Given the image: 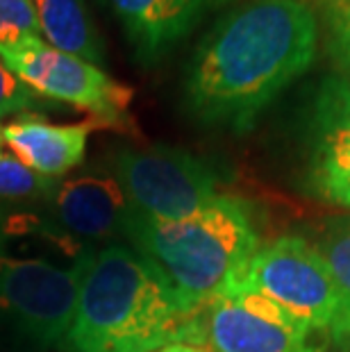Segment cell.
I'll return each instance as SVG.
<instances>
[{"label":"cell","instance_id":"6da1fadb","mask_svg":"<svg viewBox=\"0 0 350 352\" xmlns=\"http://www.w3.org/2000/svg\"><path fill=\"white\" fill-rule=\"evenodd\" d=\"M321 19L307 0H239L214 21L184 71L189 116L234 134L311 69Z\"/></svg>","mask_w":350,"mask_h":352},{"label":"cell","instance_id":"7a4b0ae2","mask_svg":"<svg viewBox=\"0 0 350 352\" xmlns=\"http://www.w3.org/2000/svg\"><path fill=\"white\" fill-rule=\"evenodd\" d=\"M198 316V314H196ZM196 316L151 261L128 243L89 252L64 352H157L196 346Z\"/></svg>","mask_w":350,"mask_h":352},{"label":"cell","instance_id":"3957f363","mask_svg":"<svg viewBox=\"0 0 350 352\" xmlns=\"http://www.w3.org/2000/svg\"><path fill=\"white\" fill-rule=\"evenodd\" d=\"M123 241L157 268L193 316L232 287L262 245L250 205L228 193L182 221L130 212Z\"/></svg>","mask_w":350,"mask_h":352},{"label":"cell","instance_id":"277c9868","mask_svg":"<svg viewBox=\"0 0 350 352\" xmlns=\"http://www.w3.org/2000/svg\"><path fill=\"white\" fill-rule=\"evenodd\" d=\"M230 289L264 296L314 332H327L350 309V298L323 254L298 234H282L259 245Z\"/></svg>","mask_w":350,"mask_h":352},{"label":"cell","instance_id":"5b68a950","mask_svg":"<svg viewBox=\"0 0 350 352\" xmlns=\"http://www.w3.org/2000/svg\"><path fill=\"white\" fill-rule=\"evenodd\" d=\"M111 173L137 216L148 221H182L221 196L219 168L184 148H121Z\"/></svg>","mask_w":350,"mask_h":352},{"label":"cell","instance_id":"8992f818","mask_svg":"<svg viewBox=\"0 0 350 352\" xmlns=\"http://www.w3.org/2000/svg\"><path fill=\"white\" fill-rule=\"evenodd\" d=\"M87 248L69 266L46 257L14 254L0 236V316L34 346H59L76 309Z\"/></svg>","mask_w":350,"mask_h":352},{"label":"cell","instance_id":"52a82bcc","mask_svg":"<svg viewBox=\"0 0 350 352\" xmlns=\"http://www.w3.org/2000/svg\"><path fill=\"white\" fill-rule=\"evenodd\" d=\"M0 62L50 102H66L109 127H130L132 89L109 78L100 66L32 39L0 46Z\"/></svg>","mask_w":350,"mask_h":352},{"label":"cell","instance_id":"ba28073f","mask_svg":"<svg viewBox=\"0 0 350 352\" xmlns=\"http://www.w3.org/2000/svg\"><path fill=\"white\" fill-rule=\"evenodd\" d=\"M311 332L282 307L245 289H230L198 311L196 346L210 352H321Z\"/></svg>","mask_w":350,"mask_h":352},{"label":"cell","instance_id":"9c48e42d","mask_svg":"<svg viewBox=\"0 0 350 352\" xmlns=\"http://www.w3.org/2000/svg\"><path fill=\"white\" fill-rule=\"evenodd\" d=\"M307 175L316 196L350 207V78L327 76L309 109Z\"/></svg>","mask_w":350,"mask_h":352},{"label":"cell","instance_id":"30bf717a","mask_svg":"<svg viewBox=\"0 0 350 352\" xmlns=\"http://www.w3.org/2000/svg\"><path fill=\"white\" fill-rule=\"evenodd\" d=\"M53 226L82 243H111L123 239L130 205L111 170H87L57 184L50 193Z\"/></svg>","mask_w":350,"mask_h":352},{"label":"cell","instance_id":"8fae6325","mask_svg":"<svg viewBox=\"0 0 350 352\" xmlns=\"http://www.w3.org/2000/svg\"><path fill=\"white\" fill-rule=\"evenodd\" d=\"M141 64L171 55L214 7L232 0H107Z\"/></svg>","mask_w":350,"mask_h":352},{"label":"cell","instance_id":"7c38bea8","mask_svg":"<svg viewBox=\"0 0 350 352\" xmlns=\"http://www.w3.org/2000/svg\"><path fill=\"white\" fill-rule=\"evenodd\" d=\"M94 123L55 125L39 116H23L3 127L5 146L21 164L41 177L57 179L80 166Z\"/></svg>","mask_w":350,"mask_h":352},{"label":"cell","instance_id":"4fadbf2b","mask_svg":"<svg viewBox=\"0 0 350 352\" xmlns=\"http://www.w3.org/2000/svg\"><path fill=\"white\" fill-rule=\"evenodd\" d=\"M32 5L41 25V39L48 46L96 66L105 62V46L87 0H32Z\"/></svg>","mask_w":350,"mask_h":352},{"label":"cell","instance_id":"5bb4252c","mask_svg":"<svg viewBox=\"0 0 350 352\" xmlns=\"http://www.w3.org/2000/svg\"><path fill=\"white\" fill-rule=\"evenodd\" d=\"M314 245L337 277L339 287L350 298V216L325 221Z\"/></svg>","mask_w":350,"mask_h":352},{"label":"cell","instance_id":"9a60e30c","mask_svg":"<svg viewBox=\"0 0 350 352\" xmlns=\"http://www.w3.org/2000/svg\"><path fill=\"white\" fill-rule=\"evenodd\" d=\"M321 32L339 71L350 78V0H318Z\"/></svg>","mask_w":350,"mask_h":352},{"label":"cell","instance_id":"2e32d148","mask_svg":"<svg viewBox=\"0 0 350 352\" xmlns=\"http://www.w3.org/2000/svg\"><path fill=\"white\" fill-rule=\"evenodd\" d=\"M55 179L30 170L14 155H0V198H36L55 191Z\"/></svg>","mask_w":350,"mask_h":352},{"label":"cell","instance_id":"e0dca14e","mask_svg":"<svg viewBox=\"0 0 350 352\" xmlns=\"http://www.w3.org/2000/svg\"><path fill=\"white\" fill-rule=\"evenodd\" d=\"M41 39V25L32 0H0V46Z\"/></svg>","mask_w":350,"mask_h":352},{"label":"cell","instance_id":"ac0fdd59","mask_svg":"<svg viewBox=\"0 0 350 352\" xmlns=\"http://www.w3.org/2000/svg\"><path fill=\"white\" fill-rule=\"evenodd\" d=\"M50 100L41 98L25 82H21L7 66L0 62V118L5 116H30V111L46 109Z\"/></svg>","mask_w":350,"mask_h":352},{"label":"cell","instance_id":"d6986e66","mask_svg":"<svg viewBox=\"0 0 350 352\" xmlns=\"http://www.w3.org/2000/svg\"><path fill=\"white\" fill-rule=\"evenodd\" d=\"M327 334H330V341L337 352H350V309L327 329Z\"/></svg>","mask_w":350,"mask_h":352},{"label":"cell","instance_id":"ffe728a7","mask_svg":"<svg viewBox=\"0 0 350 352\" xmlns=\"http://www.w3.org/2000/svg\"><path fill=\"white\" fill-rule=\"evenodd\" d=\"M157 352H205V350L198 346H191V343H171V346L162 348Z\"/></svg>","mask_w":350,"mask_h":352},{"label":"cell","instance_id":"44dd1931","mask_svg":"<svg viewBox=\"0 0 350 352\" xmlns=\"http://www.w3.org/2000/svg\"><path fill=\"white\" fill-rule=\"evenodd\" d=\"M3 146H5V139H3V125H0V155H3Z\"/></svg>","mask_w":350,"mask_h":352},{"label":"cell","instance_id":"7402d4cb","mask_svg":"<svg viewBox=\"0 0 350 352\" xmlns=\"http://www.w3.org/2000/svg\"><path fill=\"white\" fill-rule=\"evenodd\" d=\"M232 3H239V0H232Z\"/></svg>","mask_w":350,"mask_h":352}]
</instances>
